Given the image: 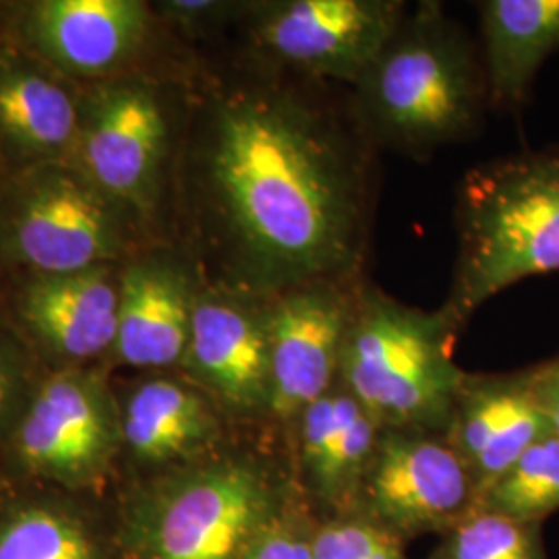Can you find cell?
I'll use <instances>...</instances> for the list:
<instances>
[{"instance_id": "17", "label": "cell", "mask_w": 559, "mask_h": 559, "mask_svg": "<svg viewBox=\"0 0 559 559\" xmlns=\"http://www.w3.org/2000/svg\"><path fill=\"white\" fill-rule=\"evenodd\" d=\"M120 433L140 462L175 471L221 452L222 411L189 380L152 378L127 400Z\"/></svg>"}, {"instance_id": "3", "label": "cell", "mask_w": 559, "mask_h": 559, "mask_svg": "<svg viewBox=\"0 0 559 559\" xmlns=\"http://www.w3.org/2000/svg\"><path fill=\"white\" fill-rule=\"evenodd\" d=\"M454 222L459 258L440 309L460 332L506 288L559 272V145L464 173Z\"/></svg>"}, {"instance_id": "12", "label": "cell", "mask_w": 559, "mask_h": 559, "mask_svg": "<svg viewBox=\"0 0 559 559\" xmlns=\"http://www.w3.org/2000/svg\"><path fill=\"white\" fill-rule=\"evenodd\" d=\"M359 282L321 280L270 297V415L282 431L338 383L342 344Z\"/></svg>"}, {"instance_id": "16", "label": "cell", "mask_w": 559, "mask_h": 559, "mask_svg": "<svg viewBox=\"0 0 559 559\" xmlns=\"http://www.w3.org/2000/svg\"><path fill=\"white\" fill-rule=\"evenodd\" d=\"M150 32L140 0H41L23 20L25 41L59 71L102 78L133 59Z\"/></svg>"}, {"instance_id": "11", "label": "cell", "mask_w": 559, "mask_h": 559, "mask_svg": "<svg viewBox=\"0 0 559 559\" xmlns=\"http://www.w3.org/2000/svg\"><path fill=\"white\" fill-rule=\"evenodd\" d=\"M122 441L120 417L98 373L67 369L29 400L15 431L21 464L44 479L83 485L96 479Z\"/></svg>"}, {"instance_id": "6", "label": "cell", "mask_w": 559, "mask_h": 559, "mask_svg": "<svg viewBox=\"0 0 559 559\" xmlns=\"http://www.w3.org/2000/svg\"><path fill=\"white\" fill-rule=\"evenodd\" d=\"M124 245L119 205L69 164L23 168L0 189V249L38 276L104 265Z\"/></svg>"}, {"instance_id": "24", "label": "cell", "mask_w": 559, "mask_h": 559, "mask_svg": "<svg viewBox=\"0 0 559 559\" xmlns=\"http://www.w3.org/2000/svg\"><path fill=\"white\" fill-rule=\"evenodd\" d=\"M313 559H408L404 543L359 516L318 520Z\"/></svg>"}, {"instance_id": "2", "label": "cell", "mask_w": 559, "mask_h": 559, "mask_svg": "<svg viewBox=\"0 0 559 559\" xmlns=\"http://www.w3.org/2000/svg\"><path fill=\"white\" fill-rule=\"evenodd\" d=\"M350 90L362 131L415 160L471 140L489 108L479 50L441 2L408 9Z\"/></svg>"}, {"instance_id": "28", "label": "cell", "mask_w": 559, "mask_h": 559, "mask_svg": "<svg viewBox=\"0 0 559 559\" xmlns=\"http://www.w3.org/2000/svg\"><path fill=\"white\" fill-rule=\"evenodd\" d=\"M15 390H17V371L7 346L0 342V427L9 417Z\"/></svg>"}, {"instance_id": "18", "label": "cell", "mask_w": 559, "mask_h": 559, "mask_svg": "<svg viewBox=\"0 0 559 559\" xmlns=\"http://www.w3.org/2000/svg\"><path fill=\"white\" fill-rule=\"evenodd\" d=\"M81 104L38 64L0 52V150L15 173L71 164L80 138Z\"/></svg>"}, {"instance_id": "8", "label": "cell", "mask_w": 559, "mask_h": 559, "mask_svg": "<svg viewBox=\"0 0 559 559\" xmlns=\"http://www.w3.org/2000/svg\"><path fill=\"white\" fill-rule=\"evenodd\" d=\"M477 508V487L443 433L381 429L353 516L406 543L443 535Z\"/></svg>"}, {"instance_id": "15", "label": "cell", "mask_w": 559, "mask_h": 559, "mask_svg": "<svg viewBox=\"0 0 559 559\" xmlns=\"http://www.w3.org/2000/svg\"><path fill=\"white\" fill-rule=\"evenodd\" d=\"M201 286L195 263L175 251L133 261L119 280L117 359L138 369L180 367Z\"/></svg>"}, {"instance_id": "22", "label": "cell", "mask_w": 559, "mask_h": 559, "mask_svg": "<svg viewBox=\"0 0 559 559\" xmlns=\"http://www.w3.org/2000/svg\"><path fill=\"white\" fill-rule=\"evenodd\" d=\"M427 559H551L543 524H528L475 508L448 533Z\"/></svg>"}, {"instance_id": "19", "label": "cell", "mask_w": 559, "mask_h": 559, "mask_svg": "<svg viewBox=\"0 0 559 559\" xmlns=\"http://www.w3.org/2000/svg\"><path fill=\"white\" fill-rule=\"evenodd\" d=\"M25 325L52 353L71 360L94 359L115 348L119 330V284L106 265L71 274L36 276L20 302Z\"/></svg>"}, {"instance_id": "9", "label": "cell", "mask_w": 559, "mask_h": 559, "mask_svg": "<svg viewBox=\"0 0 559 559\" xmlns=\"http://www.w3.org/2000/svg\"><path fill=\"white\" fill-rule=\"evenodd\" d=\"M170 150V119L147 83H108L81 106L71 164L120 210H158Z\"/></svg>"}, {"instance_id": "1", "label": "cell", "mask_w": 559, "mask_h": 559, "mask_svg": "<svg viewBox=\"0 0 559 559\" xmlns=\"http://www.w3.org/2000/svg\"><path fill=\"white\" fill-rule=\"evenodd\" d=\"M251 80L214 90L191 145V193L216 274L205 286L274 297L367 278L378 147L350 90L255 57Z\"/></svg>"}, {"instance_id": "13", "label": "cell", "mask_w": 559, "mask_h": 559, "mask_svg": "<svg viewBox=\"0 0 559 559\" xmlns=\"http://www.w3.org/2000/svg\"><path fill=\"white\" fill-rule=\"evenodd\" d=\"M380 431L376 419L340 381L307 404L284 431L293 479L302 500L320 508L323 519L353 512Z\"/></svg>"}, {"instance_id": "10", "label": "cell", "mask_w": 559, "mask_h": 559, "mask_svg": "<svg viewBox=\"0 0 559 559\" xmlns=\"http://www.w3.org/2000/svg\"><path fill=\"white\" fill-rule=\"evenodd\" d=\"M267 311L270 297L201 286L180 369L230 417L272 420Z\"/></svg>"}, {"instance_id": "27", "label": "cell", "mask_w": 559, "mask_h": 559, "mask_svg": "<svg viewBox=\"0 0 559 559\" xmlns=\"http://www.w3.org/2000/svg\"><path fill=\"white\" fill-rule=\"evenodd\" d=\"M226 11H228V4L210 2V0H175V2L162 4V13L182 27H200L203 23L216 20Z\"/></svg>"}, {"instance_id": "25", "label": "cell", "mask_w": 559, "mask_h": 559, "mask_svg": "<svg viewBox=\"0 0 559 559\" xmlns=\"http://www.w3.org/2000/svg\"><path fill=\"white\" fill-rule=\"evenodd\" d=\"M307 506L300 496L261 533L242 559H313V535L320 519H313Z\"/></svg>"}, {"instance_id": "7", "label": "cell", "mask_w": 559, "mask_h": 559, "mask_svg": "<svg viewBox=\"0 0 559 559\" xmlns=\"http://www.w3.org/2000/svg\"><path fill=\"white\" fill-rule=\"evenodd\" d=\"M406 11L400 0H267L247 4L245 23L263 62L353 87Z\"/></svg>"}, {"instance_id": "23", "label": "cell", "mask_w": 559, "mask_h": 559, "mask_svg": "<svg viewBox=\"0 0 559 559\" xmlns=\"http://www.w3.org/2000/svg\"><path fill=\"white\" fill-rule=\"evenodd\" d=\"M0 559H96V547L71 514L27 506L2 520Z\"/></svg>"}, {"instance_id": "21", "label": "cell", "mask_w": 559, "mask_h": 559, "mask_svg": "<svg viewBox=\"0 0 559 559\" xmlns=\"http://www.w3.org/2000/svg\"><path fill=\"white\" fill-rule=\"evenodd\" d=\"M477 508L508 519L543 524L559 512V438L535 441L477 500Z\"/></svg>"}, {"instance_id": "5", "label": "cell", "mask_w": 559, "mask_h": 559, "mask_svg": "<svg viewBox=\"0 0 559 559\" xmlns=\"http://www.w3.org/2000/svg\"><path fill=\"white\" fill-rule=\"evenodd\" d=\"M299 498L293 468L216 452L150 489L135 516V543L141 559H242Z\"/></svg>"}, {"instance_id": "26", "label": "cell", "mask_w": 559, "mask_h": 559, "mask_svg": "<svg viewBox=\"0 0 559 559\" xmlns=\"http://www.w3.org/2000/svg\"><path fill=\"white\" fill-rule=\"evenodd\" d=\"M533 388L549 429L559 438V355L531 367Z\"/></svg>"}, {"instance_id": "14", "label": "cell", "mask_w": 559, "mask_h": 559, "mask_svg": "<svg viewBox=\"0 0 559 559\" xmlns=\"http://www.w3.org/2000/svg\"><path fill=\"white\" fill-rule=\"evenodd\" d=\"M549 423L531 367L512 373H466L443 438L480 493L545 433Z\"/></svg>"}, {"instance_id": "20", "label": "cell", "mask_w": 559, "mask_h": 559, "mask_svg": "<svg viewBox=\"0 0 559 559\" xmlns=\"http://www.w3.org/2000/svg\"><path fill=\"white\" fill-rule=\"evenodd\" d=\"M479 17L489 108L516 112L559 50V0H485Z\"/></svg>"}, {"instance_id": "4", "label": "cell", "mask_w": 559, "mask_h": 559, "mask_svg": "<svg viewBox=\"0 0 559 559\" xmlns=\"http://www.w3.org/2000/svg\"><path fill=\"white\" fill-rule=\"evenodd\" d=\"M456 325L438 311L400 302L369 278L355 288L338 381L381 429L445 433L460 385Z\"/></svg>"}]
</instances>
